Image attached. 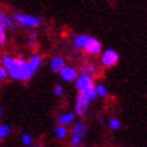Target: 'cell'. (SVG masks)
I'll return each instance as SVG.
<instances>
[{"label":"cell","mask_w":147,"mask_h":147,"mask_svg":"<svg viewBox=\"0 0 147 147\" xmlns=\"http://www.w3.org/2000/svg\"><path fill=\"white\" fill-rule=\"evenodd\" d=\"M3 65L12 79L17 80H29L32 77V72L30 69L29 62L23 59H14L10 56L3 57Z\"/></svg>","instance_id":"1"},{"label":"cell","mask_w":147,"mask_h":147,"mask_svg":"<svg viewBox=\"0 0 147 147\" xmlns=\"http://www.w3.org/2000/svg\"><path fill=\"white\" fill-rule=\"evenodd\" d=\"M13 20L16 22L18 25H20L22 28H36L41 24V19L34 16H29V14H22V13H16L13 16Z\"/></svg>","instance_id":"2"},{"label":"cell","mask_w":147,"mask_h":147,"mask_svg":"<svg viewBox=\"0 0 147 147\" xmlns=\"http://www.w3.org/2000/svg\"><path fill=\"white\" fill-rule=\"evenodd\" d=\"M6 29L13 30V20L9 16H6L4 12L0 11V48L4 47L6 43Z\"/></svg>","instance_id":"3"},{"label":"cell","mask_w":147,"mask_h":147,"mask_svg":"<svg viewBox=\"0 0 147 147\" xmlns=\"http://www.w3.org/2000/svg\"><path fill=\"white\" fill-rule=\"evenodd\" d=\"M86 130H87V127L85 124H83L82 122L76 123L74 128H73V139H72V145L74 147H77L79 142L82 141V139L86 134Z\"/></svg>","instance_id":"4"},{"label":"cell","mask_w":147,"mask_h":147,"mask_svg":"<svg viewBox=\"0 0 147 147\" xmlns=\"http://www.w3.org/2000/svg\"><path fill=\"white\" fill-rule=\"evenodd\" d=\"M117 61H119V54L113 49L107 50L102 56V63L104 67H113L117 63Z\"/></svg>","instance_id":"5"},{"label":"cell","mask_w":147,"mask_h":147,"mask_svg":"<svg viewBox=\"0 0 147 147\" xmlns=\"http://www.w3.org/2000/svg\"><path fill=\"white\" fill-rule=\"evenodd\" d=\"M89 104H90V100L87 99L83 93H79L77 102H76V113L80 116L85 115L87 109H89Z\"/></svg>","instance_id":"6"},{"label":"cell","mask_w":147,"mask_h":147,"mask_svg":"<svg viewBox=\"0 0 147 147\" xmlns=\"http://www.w3.org/2000/svg\"><path fill=\"white\" fill-rule=\"evenodd\" d=\"M100 49H102L100 43L98 42V40L93 38V37H90L86 43V46L84 47V50L87 54H91V55H98Z\"/></svg>","instance_id":"7"},{"label":"cell","mask_w":147,"mask_h":147,"mask_svg":"<svg viewBox=\"0 0 147 147\" xmlns=\"http://www.w3.org/2000/svg\"><path fill=\"white\" fill-rule=\"evenodd\" d=\"M93 80L90 77H85L82 76L77 79V89L80 91V93H83L84 91H86L87 89H90L91 86H93Z\"/></svg>","instance_id":"8"},{"label":"cell","mask_w":147,"mask_h":147,"mask_svg":"<svg viewBox=\"0 0 147 147\" xmlns=\"http://www.w3.org/2000/svg\"><path fill=\"white\" fill-rule=\"evenodd\" d=\"M82 76L90 77V78L97 77L98 76V68H97V66L94 65V63H86V65H84L83 68H82Z\"/></svg>","instance_id":"9"},{"label":"cell","mask_w":147,"mask_h":147,"mask_svg":"<svg viewBox=\"0 0 147 147\" xmlns=\"http://www.w3.org/2000/svg\"><path fill=\"white\" fill-rule=\"evenodd\" d=\"M60 74L65 82H73V80L77 79V71L72 67H65L60 72Z\"/></svg>","instance_id":"10"},{"label":"cell","mask_w":147,"mask_h":147,"mask_svg":"<svg viewBox=\"0 0 147 147\" xmlns=\"http://www.w3.org/2000/svg\"><path fill=\"white\" fill-rule=\"evenodd\" d=\"M50 68L53 72H61L65 68V59L63 57H54L50 61Z\"/></svg>","instance_id":"11"},{"label":"cell","mask_w":147,"mask_h":147,"mask_svg":"<svg viewBox=\"0 0 147 147\" xmlns=\"http://www.w3.org/2000/svg\"><path fill=\"white\" fill-rule=\"evenodd\" d=\"M41 63H42V57H41L40 55H34V56H31L30 61H29V66H30V69H31V72H32V74L38 69V67L41 66Z\"/></svg>","instance_id":"12"},{"label":"cell","mask_w":147,"mask_h":147,"mask_svg":"<svg viewBox=\"0 0 147 147\" xmlns=\"http://www.w3.org/2000/svg\"><path fill=\"white\" fill-rule=\"evenodd\" d=\"M73 119H74V114L73 113H67V114H63V115H61L60 117H59L57 122H59V124H61V126L63 127V126H66V124L71 123L73 121Z\"/></svg>","instance_id":"13"},{"label":"cell","mask_w":147,"mask_h":147,"mask_svg":"<svg viewBox=\"0 0 147 147\" xmlns=\"http://www.w3.org/2000/svg\"><path fill=\"white\" fill-rule=\"evenodd\" d=\"M90 36H86V35H79L74 38V43L78 48H84L86 46L87 41H89Z\"/></svg>","instance_id":"14"},{"label":"cell","mask_w":147,"mask_h":147,"mask_svg":"<svg viewBox=\"0 0 147 147\" xmlns=\"http://www.w3.org/2000/svg\"><path fill=\"white\" fill-rule=\"evenodd\" d=\"M83 94H84V96L87 98V99H89V100H93L94 98H96L97 97V86H91L90 87V89H87L86 91H84L83 92Z\"/></svg>","instance_id":"15"},{"label":"cell","mask_w":147,"mask_h":147,"mask_svg":"<svg viewBox=\"0 0 147 147\" xmlns=\"http://www.w3.org/2000/svg\"><path fill=\"white\" fill-rule=\"evenodd\" d=\"M54 131L56 133V136L59 139H65L66 135H67V129H66L65 127L60 126V127H55L54 128Z\"/></svg>","instance_id":"16"},{"label":"cell","mask_w":147,"mask_h":147,"mask_svg":"<svg viewBox=\"0 0 147 147\" xmlns=\"http://www.w3.org/2000/svg\"><path fill=\"white\" fill-rule=\"evenodd\" d=\"M10 133H11V129L7 124H1V126H0V140L5 139Z\"/></svg>","instance_id":"17"},{"label":"cell","mask_w":147,"mask_h":147,"mask_svg":"<svg viewBox=\"0 0 147 147\" xmlns=\"http://www.w3.org/2000/svg\"><path fill=\"white\" fill-rule=\"evenodd\" d=\"M109 126H110V128L111 129H120V127H121V123H120V121L117 120V119H111L110 120V122H109Z\"/></svg>","instance_id":"18"},{"label":"cell","mask_w":147,"mask_h":147,"mask_svg":"<svg viewBox=\"0 0 147 147\" xmlns=\"http://www.w3.org/2000/svg\"><path fill=\"white\" fill-rule=\"evenodd\" d=\"M7 77V71L5 67H3V66H0V83L4 82V80L6 79Z\"/></svg>","instance_id":"19"},{"label":"cell","mask_w":147,"mask_h":147,"mask_svg":"<svg viewBox=\"0 0 147 147\" xmlns=\"http://www.w3.org/2000/svg\"><path fill=\"white\" fill-rule=\"evenodd\" d=\"M97 93H98V96L104 97L105 94H107V90H105V87L103 86V85H98V86H97Z\"/></svg>","instance_id":"20"},{"label":"cell","mask_w":147,"mask_h":147,"mask_svg":"<svg viewBox=\"0 0 147 147\" xmlns=\"http://www.w3.org/2000/svg\"><path fill=\"white\" fill-rule=\"evenodd\" d=\"M22 140H23V144L24 145H31L32 139H31V136L29 135V134H24L23 138H22Z\"/></svg>","instance_id":"21"},{"label":"cell","mask_w":147,"mask_h":147,"mask_svg":"<svg viewBox=\"0 0 147 147\" xmlns=\"http://www.w3.org/2000/svg\"><path fill=\"white\" fill-rule=\"evenodd\" d=\"M54 92L56 96H62L63 94V89H62V86L61 85H56L55 86V89H54Z\"/></svg>","instance_id":"22"},{"label":"cell","mask_w":147,"mask_h":147,"mask_svg":"<svg viewBox=\"0 0 147 147\" xmlns=\"http://www.w3.org/2000/svg\"><path fill=\"white\" fill-rule=\"evenodd\" d=\"M35 42H36V36H35V34H31L30 37H29V43H30V46H34Z\"/></svg>","instance_id":"23"},{"label":"cell","mask_w":147,"mask_h":147,"mask_svg":"<svg viewBox=\"0 0 147 147\" xmlns=\"http://www.w3.org/2000/svg\"><path fill=\"white\" fill-rule=\"evenodd\" d=\"M3 116H4V108L0 107V119H1Z\"/></svg>","instance_id":"24"},{"label":"cell","mask_w":147,"mask_h":147,"mask_svg":"<svg viewBox=\"0 0 147 147\" xmlns=\"http://www.w3.org/2000/svg\"><path fill=\"white\" fill-rule=\"evenodd\" d=\"M77 147H78V146H77Z\"/></svg>","instance_id":"25"}]
</instances>
